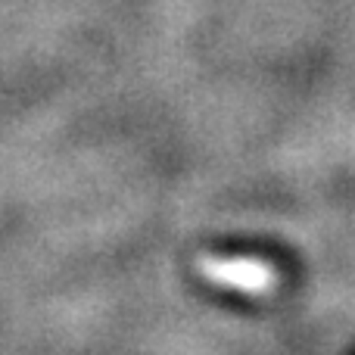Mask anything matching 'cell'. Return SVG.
Returning <instances> with one entry per match:
<instances>
[{"label":"cell","mask_w":355,"mask_h":355,"mask_svg":"<svg viewBox=\"0 0 355 355\" xmlns=\"http://www.w3.org/2000/svg\"><path fill=\"white\" fill-rule=\"evenodd\" d=\"M215 277L227 281V284H246L243 290H262V284H268L275 275L259 262L246 265L243 259H227V262H221L218 268H215Z\"/></svg>","instance_id":"6da1fadb"}]
</instances>
